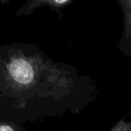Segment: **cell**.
Here are the masks:
<instances>
[{"mask_svg":"<svg viewBox=\"0 0 131 131\" xmlns=\"http://www.w3.org/2000/svg\"><path fill=\"white\" fill-rule=\"evenodd\" d=\"M72 1L73 0H27L15 14L16 16H27L42 7H48L51 11L59 12Z\"/></svg>","mask_w":131,"mask_h":131,"instance_id":"cell-3","label":"cell"},{"mask_svg":"<svg viewBox=\"0 0 131 131\" xmlns=\"http://www.w3.org/2000/svg\"><path fill=\"white\" fill-rule=\"evenodd\" d=\"M122 13V32L118 40V49L124 56L131 57V0H117Z\"/></svg>","mask_w":131,"mask_h":131,"instance_id":"cell-2","label":"cell"},{"mask_svg":"<svg viewBox=\"0 0 131 131\" xmlns=\"http://www.w3.org/2000/svg\"><path fill=\"white\" fill-rule=\"evenodd\" d=\"M0 131H29L22 124L8 120H0Z\"/></svg>","mask_w":131,"mask_h":131,"instance_id":"cell-4","label":"cell"},{"mask_svg":"<svg viewBox=\"0 0 131 131\" xmlns=\"http://www.w3.org/2000/svg\"><path fill=\"white\" fill-rule=\"evenodd\" d=\"M96 81L31 43L0 44V120L18 124L77 113L96 95Z\"/></svg>","mask_w":131,"mask_h":131,"instance_id":"cell-1","label":"cell"},{"mask_svg":"<svg viewBox=\"0 0 131 131\" xmlns=\"http://www.w3.org/2000/svg\"><path fill=\"white\" fill-rule=\"evenodd\" d=\"M111 131H131V121L120 120L112 127Z\"/></svg>","mask_w":131,"mask_h":131,"instance_id":"cell-5","label":"cell"}]
</instances>
